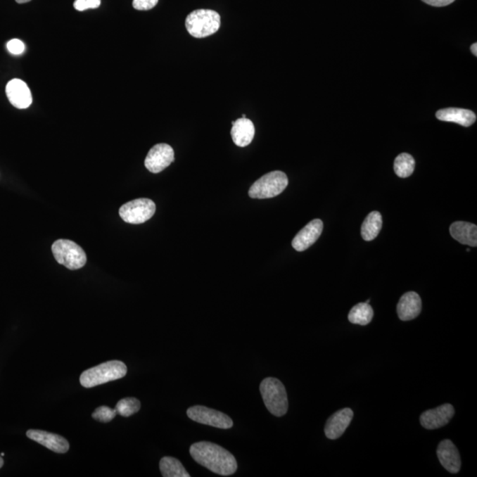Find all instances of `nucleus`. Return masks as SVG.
Listing matches in <instances>:
<instances>
[{
  "label": "nucleus",
  "mask_w": 477,
  "mask_h": 477,
  "mask_svg": "<svg viewBox=\"0 0 477 477\" xmlns=\"http://www.w3.org/2000/svg\"><path fill=\"white\" fill-rule=\"evenodd\" d=\"M435 117L442 122H454L466 127L473 125L476 120L472 110L462 108L442 109L435 113Z\"/></svg>",
  "instance_id": "nucleus-18"
},
{
  "label": "nucleus",
  "mask_w": 477,
  "mask_h": 477,
  "mask_svg": "<svg viewBox=\"0 0 477 477\" xmlns=\"http://www.w3.org/2000/svg\"><path fill=\"white\" fill-rule=\"evenodd\" d=\"M55 259L69 269H79L87 262V255L79 245L69 240H58L51 246Z\"/></svg>",
  "instance_id": "nucleus-6"
},
{
  "label": "nucleus",
  "mask_w": 477,
  "mask_h": 477,
  "mask_svg": "<svg viewBox=\"0 0 477 477\" xmlns=\"http://www.w3.org/2000/svg\"><path fill=\"white\" fill-rule=\"evenodd\" d=\"M127 373V368L124 362L109 361L82 372L80 376V383L85 388H92L103 383L122 379Z\"/></svg>",
  "instance_id": "nucleus-2"
},
{
  "label": "nucleus",
  "mask_w": 477,
  "mask_h": 477,
  "mask_svg": "<svg viewBox=\"0 0 477 477\" xmlns=\"http://www.w3.org/2000/svg\"><path fill=\"white\" fill-rule=\"evenodd\" d=\"M414 167H416V161L410 154H400L394 161V172L400 178L409 177L412 175Z\"/></svg>",
  "instance_id": "nucleus-23"
},
{
  "label": "nucleus",
  "mask_w": 477,
  "mask_h": 477,
  "mask_svg": "<svg viewBox=\"0 0 477 477\" xmlns=\"http://www.w3.org/2000/svg\"><path fill=\"white\" fill-rule=\"evenodd\" d=\"M450 234L454 240L466 246H477V227L476 224L458 221L451 224Z\"/></svg>",
  "instance_id": "nucleus-19"
},
{
  "label": "nucleus",
  "mask_w": 477,
  "mask_h": 477,
  "mask_svg": "<svg viewBox=\"0 0 477 477\" xmlns=\"http://www.w3.org/2000/svg\"><path fill=\"white\" fill-rule=\"evenodd\" d=\"M3 465H4V459L0 456V469L2 468Z\"/></svg>",
  "instance_id": "nucleus-32"
},
{
  "label": "nucleus",
  "mask_w": 477,
  "mask_h": 477,
  "mask_svg": "<svg viewBox=\"0 0 477 477\" xmlns=\"http://www.w3.org/2000/svg\"><path fill=\"white\" fill-rule=\"evenodd\" d=\"M324 229L323 221L314 220L297 234L292 241V246L296 251L307 250L316 243Z\"/></svg>",
  "instance_id": "nucleus-13"
},
{
  "label": "nucleus",
  "mask_w": 477,
  "mask_h": 477,
  "mask_svg": "<svg viewBox=\"0 0 477 477\" xmlns=\"http://www.w3.org/2000/svg\"><path fill=\"white\" fill-rule=\"evenodd\" d=\"M454 416V407L445 403L437 409L425 411L421 414L420 423L427 430H435L445 426Z\"/></svg>",
  "instance_id": "nucleus-10"
},
{
  "label": "nucleus",
  "mask_w": 477,
  "mask_h": 477,
  "mask_svg": "<svg viewBox=\"0 0 477 477\" xmlns=\"http://www.w3.org/2000/svg\"><path fill=\"white\" fill-rule=\"evenodd\" d=\"M382 215L379 212H372L366 217L362 226V236L364 240L371 241L378 237L382 229Z\"/></svg>",
  "instance_id": "nucleus-20"
},
{
  "label": "nucleus",
  "mask_w": 477,
  "mask_h": 477,
  "mask_svg": "<svg viewBox=\"0 0 477 477\" xmlns=\"http://www.w3.org/2000/svg\"><path fill=\"white\" fill-rule=\"evenodd\" d=\"M117 416L115 409H110L109 407L102 406L96 409L92 414L93 419L100 421V423L107 424L113 420Z\"/></svg>",
  "instance_id": "nucleus-25"
},
{
  "label": "nucleus",
  "mask_w": 477,
  "mask_h": 477,
  "mask_svg": "<svg viewBox=\"0 0 477 477\" xmlns=\"http://www.w3.org/2000/svg\"><path fill=\"white\" fill-rule=\"evenodd\" d=\"M119 212L120 217L127 223L143 224L154 216L155 205L151 199H136L120 207Z\"/></svg>",
  "instance_id": "nucleus-7"
},
{
  "label": "nucleus",
  "mask_w": 477,
  "mask_h": 477,
  "mask_svg": "<svg viewBox=\"0 0 477 477\" xmlns=\"http://www.w3.org/2000/svg\"><path fill=\"white\" fill-rule=\"evenodd\" d=\"M158 0H133V8L139 11H148L157 6Z\"/></svg>",
  "instance_id": "nucleus-28"
},
{
  "label": "nucleus",
  "mask_w": 477,
  "mask_h": 477,
  "mask_svg": "<svg viewBox=\"0 0 477 477\" xmlns=\"http://www.w3.org/2000/svg\"><path fill=\"white\" fill-rule=\"evenodd\" d=\"M354 417L351 409H343L337 411L326 421L324 433L329 440H337L343 435Z\"/></svg>",
  "instance_id": "nucleus-14"
},
{
  "label": "nucleus",
  "mask_w": 477,
  "mask_h": 477,
  "mask_svg": "<svg viewBox=\"0 0 477 477\" xmlns=\"http://www.w3.org/2000/svg\"><path fill=\"white\" fill-rule=\"evenodd\" d=\"M6 47H8L9 53L13 55L23 54L26 49L25 44L20 39L10 40L6 44Z\"/></svg>",
  "instance_id": "nucleus-27"
},
{
  "label": "nucleus",
  "mask_w": 477,
  "mask_h": 477,
  "mask_svg": "<svg viewBox=\"0 0 477 477\" xmlns=\"http://www.w3.org/2000/svg\"><path fill=\"white\" fill-rule=\"evenodd\" d=\"M18 4H25V3L31 1V0H15Z\"/></svg>",
  "instance_id": "nucleus-31"
},
{
  "label": "nucleus",
  "mask_w": 477,
  "mask_h": 477,
  "mask_svg": "<svg viewBox=\"0 0 477 477\" xmlns=\"http://www.w3.org/2000/svg\"><path fill=\"white\" fill-rule=\"evenodd\" d=\"M288 185V178L285 172L274 171L257 179L248 190V196L253 199L272 198L281 195Z\"/></svg>",
  "instance_id": "nucleus-5"
},
{
  "label": "nucleus",
  "mask_w": 477,
  "mask_h": 477,
  "mask_svg": "<svg viewBox=\"0 0 477 477\" xmlns=\"http://www.w3.org/2000/svg\"><path fill=\"white\" fill-rule=\"evenodd\" d=\"M159 469L164 477H190L182 462L174 457L162 458Z\"/></svg>",
  "instance_id": "nucleus-22"
},
{
  "label": "nucleus",
  "mask_w": 477,
  "mask_h": 477,
  "mask_svg": "<svg viewBox=\"0 0 477 477\" xmlns=\"http://www.w3.org/2000/svg\"><path fill=\"white\" fill-rule=\"evenodd\" d=\"M421 311V297L416 292L406 293L398 303L397 313L400 320H413L419 316Z\"/></svg>",
  "instance_id": "nucleus-16"
},
{
  "label": "nucleus",
  "mask_w": 477,
  "mask_h": 477,
  "mask_svg": "<svg viewBox=\"0 0 477 477\" xmlns=\"http://www.w3.org/2000/svg\"><path fill=\"white\" fill-rule=\"evenodd\" d=\"M189 452L195 462L217 475L227 476L236 472L234 456L219 445L197 442L190 447Z\"/></svg>",
  "instance_id": "nucleus-1"
},
{
  "label": "nucleus",
  "mask_w": 477,
  "mask_h": 477,
  "mask_svg": "<svg viewBox=\"0 0 477 477\" xmlns=\"http://www.w3.org/2000/svg\"><path fill=\"white\" fill-rule=\"evenodd\" d=\"M471 51H472V53L473 55H475V56H477V44L476 43L472 44Z\"/></svg>",
  "instance_id": "nucleus-30"
},
{
  "label": "nucleus",
  "mask_w": 477,
  "mask_h": 477,
  "mask_svg": "<svg viewBox=\"0 0 477 477\" xmlns=\"http://www.w3.org/2000/svg\"><path fill=\"white\" fill-rule=\"evenodd\" d=\"M190 419L196 423L209 425L223 430L233 427L234 421L227 414L205 406H193L186 410Z\"/></svg>",
  "instance_id": "nucleus-8"
},
{
  "label": "nucleus",
  "mask_w": 477,
  "mask_h": 477,
  "mask_svg": "<svg viewBox=\"0 0 477 477\" xmlns=\"http://www.w3.org/2000/svg\"><path fill=\"white\" fill-rule=\"evenodd\" d=\"M423 1L426 3L428 5L440 8V6H445L452 4V3L454 2L455 0H423Z\"/></svg>",
  "instance_id": "nucleus-29"
},
{
  "label": "nucleus",
  "mask_w": 477,
  "mask_h": 477,
  "mask_svg": "<svg viewBox=\"0 0 477 477\" xmlns=\"http://www.w3.org/2000/svg\"><path fill=\"white\" fill-rule=\"evenodd\" d=\"M27 437L57 454H65L70 448L68 441L60 435L40 430H29Z\"/></svg>",
  "instance_id": "nucleus-12"
},
{
  "label": "nucleus",
  "mask_w": 477,
  "mask_h": 477,
  "mask_svg": "<svg viewBox=\"0 0 477 477\" xmlns=\"http://www.w3.org/2000/svg\"><path fill=\"white\" fill-rule=\"evenodd\" d=\"M140 409V400L133 397L124 398L117 403L115 407L117 414L124 417L133 416L134 414L139 412Z\"/></svg>",
  "instance_id": "nucleus-24"
},
{
  "label": "nucleus",
  "mask_w": 477,
  "mask_h": 477,
  "mask_svg": "<svg viewBox=\"0 0 477 477\" xmlns=\"http://www.w3.org/2000/svg\"><path fill=\"white\" fill-rule=\"evenodd\" d=\"M374 317V311L369 303H361L352 307L348 314L349 322L359 326H367Z\"/></svg>",
  "instance_id": "nucleus-21"
},
{
  "label": "nucleus",
  "mask_w": 477,
  "mask_h": 477,
  "mask_svg": "<svg viewBox=\"0 0 477 477\" xmlns=\"http://www.w3.org/2000/svg\"><path fill=\"white\" fill-rule=\"evenodd\" d=\"M437 454L441 465L447 471L452 473H457L461 469V456L457 447L451 440H445L438 445Z\"/></svg>",
  "instance_id": "nucleus-15"
},
{
  "label": "nucleus",
  "mask_w": 477,
  "mask_h": 477,
  "mask_svg": "<svg viewBox=\"0 0 477 477\" xmlns=\"http://www.w3.org/2000/svg\"><path fill=\"white\" fill-rule=\"evenodd\" d=\"M6 96L15 108L27 109L32 103L33 98L29 86L20 79H13L6 87Z\"/></svg>",
  "instance_id": "nucleus-11"
},
{
  "label": "nucleus",
  "mask_w": 477,
  "mask_h": 477,
  "mask_svg": "<svg viewBox=\"0 0 477 477\" xmlns=\"http://www.w3.org/2000/svg\"><path fill=\"white\" fill-rule=\"evenodd\" d=\"M260 392L269 413L278 417L285 416L288 410V393L279 379L267 378L262 380Z\"/></svg>",
  "instance_id": "nucleus-3"
},
{
  "label": "nucleus",
  "mask_w": 477,
  "mask_h": 477,
  "mask_svg": "<svg viewBox=\"0 0 477 477\" xmlns=\"http://www.w3.org/2000/svg\"><path fill=\"white\" fill-rule=\"evenodd\" d=\"M220 15L209 9L195 10L186 19V27L192 37L203 38L212 36L220 30Z\"/></svg>",
  "instance_id": "nucleus-4"
},
{
  "label": "nucleus",
  "mask_w": 477,
  "mask_h": 477,
  "mask_svg": "<svg viewBox=\"0 0 477 477\" xmlns=\"http://www.w3.org/2000/svg\"><path fill=\"white\" fill-rule=\"evenodd\" d=\"M174 161V151L170 145L159 144L148 151L145 158V167L152 174H158Z\"/></svg>",
  "instance_id": "nucleus-9"
},
{
  "label": "nucleus",
  "mask_w": 477,
  "mask_h": 477,
  "mask_svg": "<svg viewBox=\"0 0 477 477\" xmlns=\"http://www.w3.org/2000/svg\"><path fill=\"white\" fill-rule=\"evenodd\" d=\"M231 124H233V127H231V136L234 143L241 148L250 145L255 136L253 122L247 117H241Z\"/></svg>",
  "instance_id": "nucleus-17"
},
{
  "label": "nucleus",
  "mask_w": 477,
  "mask_h": 477,
  "mask_svg": "<svg viewBox=\"0 0 477 477\" xmlns=\"http://www.w3.org/2000/svg\"><path fill=\"white\" fill-rule=\"evenodd\" d=\"M101 5V0H75L74 8L77 11H85L88 9L98 8Z\"/></svg>",
  "instance_id": "nucleus-26"
}]
</instances>
